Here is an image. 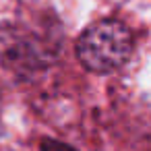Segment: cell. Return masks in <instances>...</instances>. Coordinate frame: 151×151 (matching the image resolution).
I'll return each instance as SVG.
<instances>
[{"label": "cell", "instance_id": "cell-1", "mask_svg": "<svg viewBox=\"0 0 151 151\" xmlns=\"http://www.w3.org/2000/svg\"><path fill=\"white\" fill-rule=\"evenodd\" d=\"M132 54V35L124 23L104 19L83 31L77 42V58L91 73H112Z\"/></svg>", "mask_w": 151, "mask_h": 151}]
</instances>
